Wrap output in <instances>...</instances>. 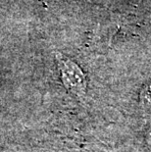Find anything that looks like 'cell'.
I'll use <instances>...</instances> for the list:
<instances>
[{
	"mask_svg": "<svg viewBox=\"0 0 151 152\" xmlns=\"http://www.w3.org/2000/svg\"><path fill=\"white\" fill-rule=\"evenodd\" d=\"M57 56L63 85L73 94L78 97H83L86 92V77L85 73L75 62L60 54H57Z\"/></svg>",
	"mask_w": 151,
	"mask_h": 152,
	"instance_id": "1",
	"label": "cell"
},
{
	"mask_svg": "<svg viewBox=\"0 0 151 152\" xmlns=\"http://www.w3.org/2000/svg\"><path fill=\"white\" fill-rule=\"evenodd\" d=\"M145 141L147 145H148V147L151 149V127L148 128V130H147L145 134Z\"/></svg>",
	"mask_w": 151,
	"mask_h": 152,
	"instance_id": "3",
	"label": "cell"
},
{
	"mask_svg": "<svg viewBox=\"0 0 151 152\" xmlns=\"http://www.w3.org/2000/svg\"><path fill=\"white\" fill-rule=\"evenodd\" d=\"M139 105L144 113L151 115V82L141 87L139 93Z\"/></svg>",
	"mask_w": 151,
	"mask_h": 152,
	"instance_id": "2",
	"label": "cell"
}]
</instances>
